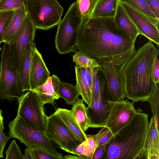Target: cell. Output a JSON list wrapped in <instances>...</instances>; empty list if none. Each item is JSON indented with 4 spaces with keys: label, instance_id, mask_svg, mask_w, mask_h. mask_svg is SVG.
Here are the masks:
<instances>
[{
    "label": "cell",
    "instance_id": "cell-1",
    "mask_svg": "<svg viewBox=\"0 0 159 159\" xmlns=\"http://www.w3.org/2000/svg\"><path fill=\"white\" fill-rule=\"evenodd\" d=\"M135 41L116 27L113 17L83 19L78 35L79 50L119 66L136 52Z\"/></svg>",
    "mask_w": 159,
    "mask_h": 159
},
{
    "label": "cell",
    "instance_id": "cell-2",
    "mask_svg": "<svg viewBox=\"0 0 159 159\" xmlns=\"http://www.w3.org/2000/svg\"><path fill=\"white\" fill-rule=\"evenodd\" d=\"M159 52L149 40L119 66L125 97L134 103L146 101L154 89L152 70Z\"/></svg>",
    "mask_w": 159,
    "mask_h": 159
},
{
    "label": "cell",
    "instance_id": "cell-3",
    "mask_svg": "<svg viewBox=\"0 0 159 159\" xmlns=\"http://www.w3.org/2000/svg\"><path fill=\"white\" fill-rule=\"evenodd\" d=\"M149 122L148 114L138 111L106 144L102 159H139Z\"/></svg>",
    "mask_w": 159,
    "mask_h": 159
},
{
    "label": "cell",
    "instance_id": "cell-4",
    "mask_svg": "<svg viewBox=\"0 0 159 159\" xmlns=\"http://www.w3.org/2000/svg\"><path fill=\"white\" fill-rule=\"evenodd\" d=\"M9 136L16 139L30 150H44L53 154L61 155L57 151V145L47 137L44 133L32 127L17 115L8 124Z\"/></svg>",
    "mask_w": 159,
    "mask_h": 159
},
{
    "label": "cell",
    "instance_id": "cell-5",
    "mask_svg": "<svg viewBox=\"0 0 159 159\" xmlns=\"http://www.w3.org/2000/svg\"><path fill=\"white\" fill-rule=\"evenodd\" d=\"M23 3L35 29L47 30L61 20L63 9L57 0H24Z\"/></svg>",
    "mask_w": 159,
    "mask_h": 159
},
{
    "label": "cell",
    "instance_id": "cell-6",
    "mask_svg": "<svg viewBox=\"0 0 159 159\" xmlns=\"http://www.w3.org/2000/svg\"><path fill=\"white\" fill-rule=\"evenodd\" d=\"M83 20L76 1L70 5L64 18L57 25L55 42V47L60 54L70 53L77 46Z\"/></svg>",
    "mask_w": 159,
    "mask_h": 159
},
{
    "label": "cell",
    "instance_id": "cell-7",
    "mask_svg": "<svg viewBox=\"0 0 159 159\" xmlns=\"http://www.w3.org/2000/svg\"><path fill=\"white\" fill-rule=\"evenodd\" d=\"M17 116L33 128L44 133L48 116L44 103L34 90H29L18 99Z\"/></svg>",
    "mask_w": 159,
    "mask_h": 159
},
{
    "label": "cell",
    "instance_id": "cell-8",
    "mask_svg": "<svg viewBox=\"0 0 159 159\" xmlns=\"http://www.w3.org/2000/svg\"><path fill=\"white\" fill-rule=\"evenodd\" d=\"M1 56L0 73V98L1 100L12 101L21 96L17 69L10 63L9 44L4 43Z\"/></svg>",
    "mask_w": 159,
    "mask_h": 159
},
{
    "label": "cell",
    "instance_id": "cell-9",
    "mask_svg": "<svg viewBox=\"0 0 159 159\" xmlns=\"http://www.w3.org/2000/svg\"><path fill=\"white\" fill-rule=\"evenodd\" d=\"M35 28L27 14L18 30L8 43L11 65L18 69L28 44L34 40Z\"/></svg>",
    "mask_w": 159,
    "mask_h": 159
},
{
    "label": "cell",
    "instance_id": "cell-10",
    "mask_svg": "<svg viewBox=\"0 0 159 159\" xmlns=\"http://www.w3.org/2000/svg\"><path fill=\"white\" fill-rule=\"evenodd\" d=\"M44 134L58 147L72 154L74 149L82 143L75 137L54 113L48 116Z\"/></svg>",
    "mask_w": 159,
    "mask_h": 159
},
{
    "label": "cell",
    "instance_id": "cell-11",
    "mask_svg": "<svg viewBox=\"0 0 159 159\" xmlns=\"http://www.w3.org/2000/svg\"><path fill=\"white\" fill-rule=\"evenodd\" d=\"M107 102L109 110L104 127L107 128L114 135L128 124L138 111L134 106V102L128 99Z\"/></svg>",
    "mask_w": 159,
    "mask_h": 159
},
{
    "label": "cell",
    "instance_id": "cell-12",
    "mask_svg": "<svg viewBox=\"0 0 159 159\" xmlns=\"http://www.w3.org/2000/svg\"><path fill=\"white\" fill-rule=\"evenodd\" d=\"M99 65V69L106 79L110 96V100H123L125 96L121 82L119 66L103 59L94 58Z\"/></svg>",
    "mask_w": 159,
    "mask_h": 159
},
{
    "label": "cell",
    "instance_id": "cell-13",
    "mask_svg": "<svg viewBox=\"0 0 159 159\" xmlns=\"http://www.w3.org/2000/svg\"><path fill=\"white\" fill-rule=\"evenodd\" d=\"M107 100H110L108 89L104 90L98 95H92L90 104L86 107L91 128H97L104 126L109 110Z\"/></svg>",
    "mask_w": 159,
    "mask_h": 159
},
{
    "label": "cell",
    "instance_id": "cell-14",
    "mask_svg": "<svg viewBox=\"0 0 159 159\" xmlns=\"http://www.w3.org/2000/svg\"><path fill=\"white\" fill-rule=\"evenodd\" d=\"M120 2L137 28L139 35L145 37L159 46V28L131 7L125 3Z\"/></svg>",
    "mask_w": 159,
    "mask_h": 159
},
{
    "label": "cell",
    "instance_id": "cell-15",
    "mask_svg": "<svg viewBox=\"0 0 159 159\" xmlns=\"http://www.w3.org/2000/svg\"><path fill=\"white\" fill-rule=\"evenodd\" d=\"M50 76V73L42 55L34 43L32 54L30 73V90H34L42 86Z\"/></svg>",
    "mask_w": 159,
    "mask_h": 159
},
{
    "label": "cell",
    "instance_id": "cell-16",
    "mask_svg": "<svg viewBox=\"0 0 159 159\" xmlns=\"http://www.w3.org/2000/svg\"><path fill=\"white\" fill-rule=\"evenodd\" d=\"M159 159V131L152 117L149 122L139 159Z\"/></svg>",
    "mask_w": 159,
    "mask_h": 159
},
{
    "label": "cell",
    "instance_id": "cell-17",
    "mask_svg": "<svg viewBox=\"0 0 159 159\" xmlns=\"http://www.w3.org/2000/svg\"><path fill=\"white\" fill-rule=\"evenodd\" d=\"M76 84V86L82 100L89 105L91 99L93 83L92 69L77 65L75 67Z\"/></svg>",
    "mask_w": 159,
    "mask_h": 159
},
{
    "label": "cell",
    "instance_id": "cell-18",
    "mask_svg": "<svg viewBox=\"0 0 159 159\" xmlns=\"http://www.w3.org/2000/svg\"><path fill=\"white\" fill-rule=\"evenodd\" d=\"M61 82L57 76L53 75L44 84L34 91L44 104L49 103L54 105L55 100L60 98L58 91Z\"/></svg>",
    "mask_w": 159,
    "mask_h": 159
},
{
    "label": "cell",
    "instance_id": "cell-19",
    "mask_svg": "<svg viewBox=\"0 0 159 159\" xmlns=\"http://www.w3.org/2000/svg\"><path fill=\"white\" fill-rule=\"evenodd\" d=\"M114 19L116 27L135 42L139 32L119 0Z\"/></svg>",
    "mask_w": 159,
    "mask_h": 159
},
{
    "label": "cell",
    "instance_id": "cell-20",
    "mask_svg": "<svg viewBox=\"0 0 159 159\" xmlns=\"http://www.w3.org/2000/svg\"><path fill=\"white\" fill-rule=\"evenodd\" d=\"M34 43L30 42L28 45L21 63L17 69L19 85L22 92L30 90V73Z\"/></svg>",
    "mask_w": 159,
    "mask_h": 159
},
{
    "label": "cell",
    "instance_id": "cell-21",
    "mask_svg": "<svg viewBox=\"0 0 159 159\" xmlns=\"http://www.w3.org/2000/svg\"><path fill=\"white\" fill-rule=\"evenodd\" d=\"M54 113L78 140L81 142L86 140V134L76 121L70 110L59 108Z\"/></svg>",
    "mask_w": 159,
    "mask_h": 159
},
{
    "label": "cell",
    "instance_id": "cell-22",
    "mask_svg": "<svg viewBox=\"0 0 159 159\" xmlns=\"http://www.w3.org/2000/svg\"><path fill=\"white\" fill-rule=\"evenodd\" d=\"M27 15L24 3L14 11L12 18L5 32L3 41L8 43L20 28Z\"/></svg>",
    "mask_w": 159,
    "mask_h": 159
},
{
    "label": "cell",
    "instance_id": "cell-23",
    "mask_svg": "<svg viewBox=\"0 0 159 159\" xmlns=\"http://www.w3.org/2000/svg\"><path fill=\"white\" fill-rule=\"evenodd\" d=\"M118 2V0H97L90 17H114Z\"/></svg>",
    "mask_w": 159,
    "mask_h": 159
},
{
    "label": "cell",
    "instance_id": "cell-24",
    "mask_svg": "<svg viewBox=\"0 0 159 159\" xmlns=\"http://www.w3.org/2000/svg\"><path fill=\"white\" fill-rule=\"evenodd\" d=\"M70 110L76 121L84 132L91 127L90 121L87 115L86 107L82 99L78 98L72 104Z\"/></svg>",
    "mask_w": 159,
    "mask_h": 159
},
{
    "label": "cell",
    "instance_id": "cell-25",
    "mask_svg": "<svg viewBox=\"0 0 159 159\" xmlns=\"http://www.w3.org/2000/svg\"><path fill=\"white\" fill-rule=\"evenodd\" d=\"M131 7L146 16L153 24L159 28V19L157 18L149 8L145 0H118Z\"/></svg>",
    "mask_w": 159,
    "mask_h": 159
},
{
    "label": "cell",
    "instance_id": "cell-26",
    "mask_svg": "<svg viewBox=\"0 0 159 159\" xmlns=\"http://www.w3.org/2000/svg\"><path fill=\"white\" fill-rule=\"evenodd\" d=\"M58 93L60 97L64 99L69 105L72 104L80 95L75 85L62 82L59 87Z\"/></svg>",
    "mask_w": 159,
    "mask_h": 159
},
{
    "label": "cell",
    "instance_id": "cell-27",
    "mask_svg": "<svg viewBox=\"0 0 159 159\" xmlns=\"http://www.w3.org/2000/svg\"><path fill=\"white\" fill-rule=\"evenodd\" d=\"M146 101H148L150 104L152 114V117L156 127L158 129L159 83L155 84L154 89Z\"/></svg>",
    "mask_w": 159,
    "mask_h": 159
},
{
    "label": "cell",
    "instance_id": "cell-28",
    "mask_svg": "<svg viewBox=\"0 0 159 159\" xmlns=\"http://www.w3.org/2000/svg\"><path fill=\"white\" fill-rule=\"evenodd\" d=\"M73 61L76 65L81 67H89L93 69L99 66L94 58L80 51L73 56Z\"/></svg>",
    "mask_w": 159,
    "mask_h": 159
},
{
    "label": "cell",
    "instance_id": "cell-29",
    "mask_svg": "<svg viewBox=\"0 0 159 159\" xmlns=\"http://www.w3.org/2000/svg\"><path fill=\"white\" fill-rule=\"evenodd\" d=\"M97 0H77L78 10L83 19L89 18L94 8Z\"/></svg>",
    "mask_w": 159,
    "mask_h": 159
},
{
    "label": "cell",
    "instance_id": "cell-30",
    "mask_svg": "<svg viewBox=\"0 0 159 159\" xmlns=\"http://www.w3.org/2000/svg\"><path fill=\"white\" fill-rule=\"evenodd\" d=\"M14 11H0V44L3 42L5 32L12 18Z\"/></svg>",
    "mask_w": 159,
    "mask_h": 159
},
{
    "label": "cell",
    "instance_id": "cell-31",
    "mask_svg": "<svg viewBox=\"0 0 159 159\" xmlns=\"http://www.w3.org/2000/svg\"><path fill=\"white\" fill-rule=\"evenodd\" d=\"M114 135L106 127H102L95 134L97 147L108 143L113 137Z\"/></svg>",
    "mask_w": 159,
    "mask_h": 159
},
{
    "label": "cell",
    "instance_id": "cell-32",
    "mask_svg": "<svg viewBox=\"0 0 159 159\" xmlns=\"http://www.w3.org/2000/svg\"><path fill=\"white\" fill-rule=\"evenodd\" d=\"M5 153L6 159H24L23 155L15 139L12 141Z\"/></svg>",
    "mask_w": 159,
    "mask_h": 159
},
{
    "label": "cell",
    "instance_id": "cell-33",
    "mask_svg": "<svg viewBox=\"0 0 159 159\" xmlns=\"http://www.w3.org/2000/svg\"><path fill=\"white\" fill-rule=\"evenodd\" d=\"M85 156L87 159H91L94 151L97 147L95 134H86Z\"/></svg>",
    "mask_w": 159,
    "mask_h": 159
},
{
    "label": "cell",
    "instance_id": "cell-34",
    "mask_svg": "<svg viewBox=\"0 0 159 159\" xmlns=\"http://www.w3.org/2000/svg\"><path fill=\"white\" fill-rule=\"evenodd\" d=\"M24 0H1L0 2V11H15L21 6Z\"/></svg>",
    "mask_w": 159,
    "mask_h": 159
},
{
    "label": "cell",
    "instance_id": "cell-35",
    "mask_svg": "<svg viewBox=\"0 0 159 159\" xmlns=\"http://www.w3.org/2000/svg\"><path fill=\"white\" fill-rule=\"evenodd\" d=\"M2 111L0 109V158L3 157V152L7 143L10 139L9 136L6 135L3 132L4 127L3 125Z\"/></svg>",
    "mask_w": 159,
    "mask_h": 159
},
{
    "label": "cell",
    "instance_id": "cell-36",
    "mask_svg": "<svg viewBox=\"0 0 159 159\" xmlns=\"http://www.w3.org/2000/svg\"><path fill=\"white\" fill-rule=\"evenodd\" d=\"M31 150L34 159H63V157L62 154L55 155L42 150Z\"/></svg>",
    "mask_w": 159,
    "mask_h": 159
},
{
    "label": "cell",
    "instance_id": "cell-37",
    "mask_svg": "<svg viewBox=\"0 0 159 159\" xmlns=\"http://www.w3.org/2000/svg\"><path fill=\"white\" fill-rule=\"evenodd\" d=\"M145 0L157 18L159 19V0Z\"/></svg>",
    "mask_w": 159,
    "mask_h": 159
},
{
    "label": "cell",
    "instance_id": "cell-38",
    "mask_svg": "<svg viewBox=\"0 0 159 159\" xmlns=\"http://www.w3.org/2000/svg\"><path fill=\"white\" fill-rule=\"evenodd\" d=\"M152 75L153 82L155 84L159 83V62L157 57L155 58L153 63Z\"/></svg>",
    "mask_w": 159,
    "mask_h": 159
},
{
    "label": "cell",
    "instance_id": "cell-39",
    "mask_svg": "<svg viewBox=\"0 0 159 159\" xmlns=\"http://www.w3.org/2000/svg\"><path fill=\"white\" fill-rule=\"evenodd\" d=\"M85 143V141L77 146L73 151L72 154L78 155L81 159H87L84 155Z\"/></svg>",
    "mask_w": 159,
    "mask_h": 159
},
{
    "label": "cell",
    "instance_id": "cell-40",
    "mask_svg": "<svg viewBox=\"0 0 159 159\" xmlns=\"http://www.w3.org/2000/svg\"><path fill=\"white\" fill-rule=\"evenodd\" d=\"M106 144L97 147L95 149L91 159H102L106 150Z\"/></svg>",
    "mask_w": 159,
    "mask_h": 159
},
{
    "label": "cell",
    "instance_id": "cell-41",
    "mask_svg": "<svg viewBox=\"0 0 159 159\" xmlns=\"http://www.w3.org/2000/svg\"><path fill=\"white\" fill-rule=\"evenodd\" d=\"M23 157L24 159H34L32 151L27 148L25 150Z\"/></svg>",
    "mask_w": 159,
    "mask_h": 159
},
{
    "label": "cell",
    "instance_id": "cell-42",
    "mask_svg": "<svg viewBox=\"0 0 159 159\" xmlns=\"http://www.w3.org/2000/svg\"><path fill=\"white\" fill-rule=\"evenodd\" d=\"M63 159H81L80 157L76 155L68 154L65 155L63 157Z\"/></svg>",
    "mask_w": 159,
    "mask_h": 159
},
{
    "label": "cell",
    "instance_id": "cell-43",
    "mask_svg": "<svg viewBox=\"0 0 159 159\" xmlns=\"http://www.w3.org/2000/svg\"><path fill=\"white\" fill-rule=\"evenodd\" d=\"M1 50V48L0 47V51Z\"/></svg>",
    "mask_w": 159,
    "mask_h": 159
},
{
    "label": "cell",
    "instance_id": "cell-44",
    "mask_svg": "<svg viewBox=\"0 0 159 159\" xmlns=\"http://www.w3.org/2000/svg\"><path fill=\"white\" fill-rule=\"evenodd\" d=\"M1 0H0V1H1Z\"/></svg>",
    "mask_w": 159,
    "mask_h": 159
}]
</instances>
